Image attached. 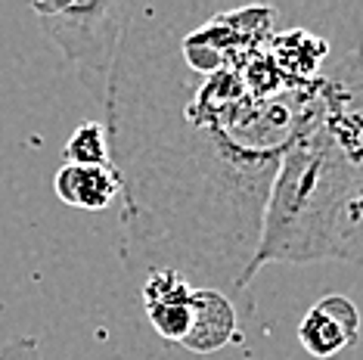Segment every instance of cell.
<instances>
[{
  "mask_svg": "<svg viewBox=\"0 0 363 360\" xmlns=\"http://www.w3.org/2000/svg\"><path fill=\"white\" fill-rule=\"evenodd\" d=\"M134 4L96 0V4H31L40 31L60 47V53L78 69L84 87L106 103L109 81L121 53V40Z\"/></svg>",
  "mask_w": 363,
  "mask_h": 360,
  "instance_id": "1",
  "label": "cell"
},
{
  "mask_svg": "<svg viewBox=\"0 0 363 360\" xmlns=\"http://www.w3.org/2000/svg\"><path fill=\"white\" fill-rule=\"evenodd\" d=\"M236 308L224 292L218 289H193L189 292V326L180 345L189 351H208L224 348L236 339Z\"/></svg>",
  "mask_w": 363,
  "mask_h": 360,
  "instance_id": "4",
  "label": "cell"
},
{
  "mask_svg": "<svg viewBox=\"0 0 363 360\" xmlns=\"http://www.w3.org/2000/svg\"><path fill=\"white\" fill-rule=\"evenodd\" d=\"M189 283L177 267H164L146 276L143 283V310L150 308H174V305H189Z\"/></svg>",
  "mask_w": 363,
  "mask_h": 360,
  "instance_id": "7",
  "label": "cell"
},
{
  "mask_svg": "<svg viewBox=\"0 0 363 360\" xmlns=\"http://www.w3.org/2000/svg\"><path fill=\"white\" fill-rule=\"evenodd\" d=\"M56 196L72 208L103 211L112 206V199L121 190V174L115 165H62L56 171Z\"/></svg>",
  "mask_w": 363,
  "mask_h": 360,
  "instance_id": "5",
  "label": "cell"
},
{
  "mask_svg": "<svg viewBox=\"0 0 363 360\" xmlns=\"http://www.w3.org/2000/svg\"><path fill=\"white\" fill-rule=\"evenodd\" d=\"M323 118L345 162V202L333 261L363 264V50L354 53L326 87Z\"/></svg>",
  "mask_w": 363,
  "mask_h": 360,
  "instance_id": "2",
  "label": "cell"
},
{
  "mask_svg": "<svg viewBox=\"0 0 363 360\" xmlns=\"http://www.w3.org/2000/svg\"><path fill=\"white\" fill-rule=\"evenodd\" d=\"M65 162L62 165H112V146H109V134L100 121H81L75 128V134L65 143Z\"/></svg>",
  "mask_w": 363,
  "mask_h": 360,
  "instance_id": "6",
  "label": "cell"
},
{
  "mask_svg": "<svg viewBox=\"0 0 363 360\" xmlns=\"http://www.w3.org/2000/svg\"><path fill=\"white\" fill-rule=\"evenodd\" d=\"M360 310L348 296H323L298 323V342L313 357H335L360 339Z\"/></svg>",
  "mask_w": 363,
  "mask_h": 360,
  "instance_id": "3",
  "label": "cell"
},
{
  "mask_svg": "<svg viewBox=\"0 0 363 360\" xmlns=\"http://www.w3.org/2000/svg\"><path fill=\"white\" fill-rule=\"evenodd\" d=\"M16 360H40V345L35 339H13Z\"/></svg>",
  "mask_w": 363,
  "mask_h": 360,
  "instance_id": "8",
  "label": "cell"
}]
</instances>
